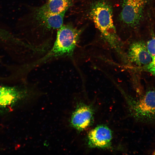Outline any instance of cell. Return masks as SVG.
I'll list each match as a JSON object with an SVG mask.
<instances>
[{
    "label": "cell",
    "mask_w": 155,
    "mask_h": 155,
    "mask_svg": "<svg viewBox=\"0 0 155 155\" xmlns=\"http://www.w3.org/2000/svg\"><path fill=\"white\" fill-rule=\"evenodd\" d=\"M66 12L51 15L42 12L36 7L32 8L22 18V27L37 36L51 35L63 25Z\"/></svg>",
    "instance_id": "obj_2"
},
{
    "label": "cell",
    "mask_w": 155,
    "mask_h": 155,
    "mask_svg": "<svg viewBox=\"0 0 155 155\" xmlns=\"http://www.w3.org/2000/svg\"><path fill=\"white\" fill-rule=\"evenodd\" d=\"M88 136V144L90 147L104 148L110 146L112 134L108 127L101 125L89 131Z\"/></svg>",
    "instance_id": "obj_8"
},
{
    "label": "cell",
    "mask_w": 155,
    "mask_h": 155,
    "mask_svg": "<svg viewBox=\"0 0 155 155\" xmlns=\"http://www.w3.org/2000/svg\"><path fill=\"white\" fill-rule=\"evenodd\" d=\"M127 55L131 62L144 69L152 61V57L146 43L142 41L132 43L129 47Z\"/></svg>",
    "instance_id": "obj_7"
},
{
    "label": "cell",
    "mask_w": 155,
    "mask_h": 155,
    "mask_svg": "<svg viewBox=\"0 0 155 155\" xmlns=\"http://www.w3.org/2000/svg\"><path fill=\"white\" fill-rule=\"evenodd\" d=\"M154 154H155V151L154 152Z\"/></svg>",
    "instance_id": "obj_12"
},
{
    "label": "cell",
    "mask_w": 155,
    "mask_h": 155,
    "mask_svg": "<svg viewBox=\"0 0 155 155\" xmlns=\"http://www.w3.org/2000/svg\"><path fill=\"white\" fill-rule=\"evenodd\" d=\"M150 0H122L119 18L122 24L131 29L138 26Z\"/></svg>",
    "instance_id": "obj_4"
},
{
    "label": "cell",
    "mask_w": 155,
    "mask_h": 155,
    "mask_svg": "<svg viewBox=\"0 0 155 155\" xmlns=\"http://www.w3.org/2000/svg\"><path fill=\"white\" fill-rule=\"evenodd\" d=\"M92 116L93 112L90 106L84 105L80 106L72 115L71 125L78 130H84L90 125Z\"/></svg>",
    "instance_id": "obj_9"
},
{
    "label": "cell",
    "mask_w": 155,
    "mask_h": 155,
    "mask_svg": "<svg viewBox=\"0 0 155 155\" xmlns=\"http://www.w3.org/2000/svg\"><path fill=\"white\" fill-rule=\"evenodd\" d=\"M27 95L26 91L22 88L0 86V114L11 111L16 103Z\"/></svg>",
    "instance_id": "obj_5"
},
{
    "label": "cell",
    "mask_w": 155,
    "mask_h": 155,
    "mask_svg": "<svg viewBox=\"0 0 155 155\" xmlns=\"http://www.w3.org/2000/svg\"><path fill=\"white\" fill-rule=\"evenodd\" d=\"M83 29L78 28L70 22L63 25L58 30L54 44L48 52L37 60L34 65H39L53 59L71 57Z\"/></svg>",
    "instance_id": "obj_1"
},
{
    "label": "cell",
    "mask_w": 155,
    "mask_h": 155,
    "mask_svg": "<svg viewBox=\"0 0 155 155\" xmlns=\"http://www.w3.org/2000/svg\"><path fill=\"white\" fill-rule=\"evenodd\" d=\"M76 0H47L41 6L36 7L38 9L45 13L54 15L67 11Z\"/></svg>",
    "instance_id": "obj_10"
},
{
    "label": "cell",
    "mask_w": 155,
    "mask_h": 155,
    "mask_svg": "<svg viewBox=\"0 0 155 155\" xmlns=\"http://www.w3.org/2000/svg\"><path fill=\"white\" fill-rule=\"evenodd\" d=\"M146 44L148 50L152 57V61L144 70L155 76V37L149 40Z\"/></svg>",
    "instance_id": "obj_11"
},
{
    "label": "cell",
    "mask_w": 155,
    "mask_h": 155,
    "mask_svg": "<svg viewBox=\"0 0 155 155\" xmlns=\"http://www.w3.org/2000/svg\"><path fill=\"white\" fill-rule=\"evenodd\" d=\"M135 116L141 119L150 120L155 118V90L147 91L133 105Z\"/></svg>",
    "instance_id": "obj_6"
},
{
    "label": "cell",
    "mask_w": 155,
    "mask_h": 155,
    "mask_svg": "<svg viewBox=\"0 0 155 155\" xmlns=\"http://www.w3.org/2000/svg\"><path fill=\"white\" fill-rule=\"evenodd\" d=\"M89 10V17L96 28L109 42L115 43L118 38L110 3L106 0H96L91 3Z\"/></svg>",
    "instance_id": "obj_3"
}]
</instances>
